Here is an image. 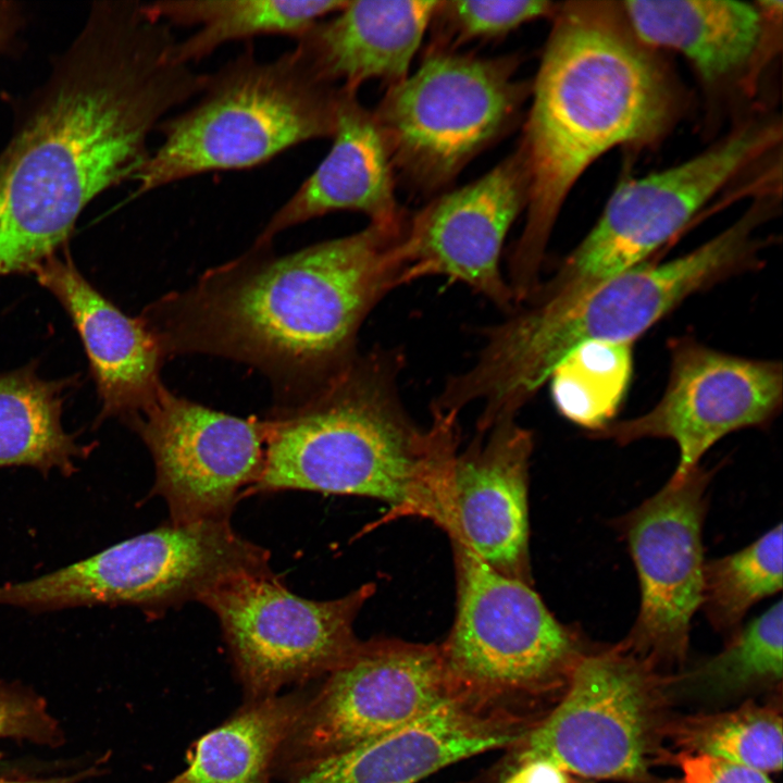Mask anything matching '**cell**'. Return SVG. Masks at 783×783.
Instances as JSON below:
<instances>
[{
    "label": "cell",
    "mask_w": 783,
    "mask_h": 783,
    "mask_svg": "<svg viewBox=\"0 0 783 783\" xmlns=\"http://www.w3.org/2000/svg\"><path fill=\"white\" fill-rule=\"evenodd\" d=\"M268 574L270 552L229 521L169 523L41 576L0 586V605L33 612L135 606L157 614L243 574Z\"/></svg>",
    "instance_id": "obj_8"
},
{
    "label": "cell",
    "mask_w": 783,
    "mask_h": 783,
    "mask_svg": "<svg viewBox=\"0 0 783 783\" xmlns=\"http://www.w3.org/2000/svg\"><path fill=\"white\" fill-rule=\"evenodd\" d=\"M36 362L0 372V469L29 467L69 476L94 445H82L62 423L67 390L77 376L47 380Z\"/></svg>",
    "instance_id": "obj_24"
},
{
    "label": "cell",
    "mask_w": 783,
    "mask_h": 783,
    "mask_svg": "<svg viewBox=\"0 0 783 783\" xmlns=\"http://www.w3.org/2000/svg\"><path fill=\"white\" fill-rule=\"evenodd\" d=\"M633 343L587 341L562 358L549 382L557 410L588 434L613 422L633 371Z\"/></svg>",
    "instance_id": "obj_28"
},
{
    "label": "cell",
    "mask_w": 783,
    "mask_h": 783,
    "mask_svg": "<svg viewBox=\"0 0 783 783\" xmlns=\"http://www.w3.org/2000/svg\"><path fill=\"white\" fill-rule=\"evenodd\" d=\"M681 775L663 783H773L767 773L703 754L676 756Z\"/></svg>",
    "instance_id": "obj_33"
},
{
    "label": "cell",
    "mask_w": 783,
    "mask_h": 783,
    "mask_svg": "<svg viewBox=\"0 0 783 783\" xmlns=\"http://www.w3.org/2000/svg\"><path fill=\"white\" fill-rule=\"evenodd\" d=\"M154 463L150 496L162 497L171 523L229 521L238 499L257 483L271 432L269 417L240 418L172 393L124 423Z\"/></svg>",
    "instance_id": "obj_14"
},
{
    "label": "cell",
    "mask_w": 783,
    "mask_h": 783,
    "mask_svg": "<svg viewBox=\"0 0 783 783\" xmlns=\"http://www.w3.org/2000/svg\"><path fill=\"white\" fill-rule=\"evenodd\" d=\"M520 153L529 181L525 223L507 281L522 302L539 284L546 246L577 179L607 151L660 139L681 97L655 50L630 29L621 4L558 3Z\"/></svg>",
    "instance_id": "obj_3"
},
{
    "label": "cell",
    "mask_w": 783,
    "mask_h": 783,
    "mask_svg": "<svg viewBox=\"0 0 783 783\" xmlns=\"http://www.w3.org/2000/svg\"><path fill=\"white\" fill-rule=\"evenodd\" d=\"M457 610L439 646L447 697L472 712L531 729L530 710L567 685L585 651L581 635L531 584L499 573L452 540Z\"/></svg>",
    "instance_id": "obj_7"
},
{
    "label": "cell",
    "mask_w": 783,
    "mask_h": 783,
    "mask_svg": "<svg viewBox=\"0 0 783 783\" xmlns=\"http://www.w3.org/2000/svg\"><path fill=\"white\" fill-rule=\"evenodd\" d=\"M669 351V378L660 400L639 417L613 421L588 435L619 445L671 439L680 452L672 477L681 478L722 437L766 428L774 421L782 409L783 372L780 361L725 353L689 336L670 340Z\"/></svg>",
    "instance_id": "obj_16"
},
{
    "label": "cell",
    "mask_w": 783,
    "mask_h": 783,
    "mask_svg": "<svg viewBox=\"0 0 783 783\" xmlns=\"http://www.w3.org/2000/svg\"><path fill=\"white\" fill-rule=\"evenodd\" d=\"M646 47L682 54L709 86L743 75L757 60L782 1L631 0L620 3Z\"/></svg>",
    "instance_id": "obj_22"
},
{
    "label": "cell",
    "mask_w": 783,
    "mask_h": 783,
    "mask_svg": "<svg viewBox=\"0 0 783 783\" xmlns=\"http://www.w3.org/2000/svg\"><path fill=\"white\" fill-rule=\"evenodd\" d=\"M345 0H162L146 2L148 11L167 26L195 27L176 41L175 57L197 63L225 44L260 36L296 40L315 23L345 5Z\"/></svg>",
    "instance_id": "obj_25"
},
{
    "label": "cell",
    "mask_w": 783,
    "mask_h": 783,
    "mask_svg": "<svg viewBox=\"0 0 783 783\" xmlns=\"http://www.w3.org/2000/svg\"><path fill=\"white\" fill-rule=\"evenodd\" d=\"M763 224L747 210L730 226L671 261H647L583 291L529 297L485 332L474 363L437 396L445 410L480 403L477 425L515 418L571 350L587 341L634 340L691 295L756 268Z\"/></svg>",
    "instance_id": "obj_5"
},
{
    "label": "cell",
    "mask_w": 783,
    "mask_h": 783,
    "mask_svg": "<svg viewBox=\"0 0 783 783\" xmlns=\"http://www.w3.org/2000/svg\"><path fill=\"white\" fill-rule=\"evenodd\" d=\"M513 59L435 52L390 85L373 112L393 170L431 191L510 125L527 86Z\"/></svg>",
    "instance_id": "obj_9"
},
{
    "label": "cell",
    "mask_w": 783,
    "mask_h": 783,
    "mask_svg": "<svg viewBox=\"0 0 783 783\" xmlns=\"http://www.w3.org/2000/svg\"><path fill=\"white\" fill-rule=\"evenodd\" d=\"M713 474L698 465L681 478L671 476L614 522L641 588L638 614L621 644L656 668L686 658L691 621L701 604L703 526Z\"/></svg>",
    "instance_id": "obj_15"
},
{
    "label": "cell",
    "mask_w": 783,
    "mask_h": 783,
    "mask_svg": "<svg viewBox=\"0 0 783 783\" xmlns=\"http://www.w3.org/2000/svg\"><path fill=\"white\" fill-rule=\"evenodd\" d=\"M438 0L346 1L297 39L296 49L325 83L356 90L370 79H403Z\"/></svg>",
    "instance_id": "obj_23"
},
{
    "label": "cell",
    "mask_w": 783,
    "mask_h": 783,
    "mask_svg": "<svg viewBox=\"0 0 783 783\" xmlns=\"http://www.w3.org/2000/svg\"><path fill=\"white\" fill-rule=\"evenodd\" d=\"M374 584L331 600L293 594L273 572L236 576L201 599L217 618L247 701L324 678L360 641L355 620Z\"/></svg>",
    "instance_id": "obj_12"
},
{
    "label": "cell",
    "mask_w": 783,
    "mask_h": 783,
    "mask_svg": "<svg viewBox=\"0 0 783 783\" xmlns=\"http://www.w3.org/2000/svg\"><path fill=\"white\" fill-rule=\"evenodd\" d=\"M308 697L294 692L247 701L202 736L188 767L165 783H271L278 753Z\"/></svg>",
    "instance_id": "obj_26"
},
{
    "label": "cell",
    "mask_w": 783,
    "mask_h": 783,
    "mask_svg": "<svg viewBox=\"0 0 783 783\" xmlns=\"http://www.w3.org/2000/svg\"><path fill=\"white\" fill-rule=\"evenodd\" d=\"M98 773L99 769L97 766L85 768L72 774L48 778H30L22 774L5 773L0 775V783H79Z\"/></svg>",
    "instance_id": "obj_35"
},
{
    "label": "cell",
    "mask_w": 783,
    "mask_h": 783,
    "mask_svg": "<svg viewBox=\"0 0 783 783\" xmlns=\"http://www.w3.org/2000/svg\"><path fill=\"white\" fill-rule=\"evenodd\" d=\"M500 783H570L569 774L546 759H515Z\"/></svg>",
    "instance_id": "obj_34"
},
{
    "label": "cell",
    "mask_w": 783,
    "mask_h": 783,
    "mask_svg": "<svg viewBox=\"0 0 783 783\" xmlns=\"http://www.w3.org/2000/svg\"><path fill=\"white\" fill-rule=\"evenodd\" d=\"M3 770H4V767H3V766H1V763H0V775H1V774H5V773H9V772H3Z\"/></svg>",
    "instance_id": "obj_37"
},
{
    "label": "cell",
    "mask_w": 783,
    "mask_h": 783,
    "mask_svg": "<svg viewBox=\"0 0 783 783\" xmlns=\"http://www.w3.org/2000/svg\"><path fill=\"white\" fill-rule=\"evenodd\" d=\"M782 585L780 523L743 549L705 561L700 608L711 626L730 638L750 608Z\"/></svg>",
    "instance_id": "obj_29"
},
{
    "label": "cell",
    "mask_w": 783,
    "mask_h": 783,
    "mask_svg": "<svg viewBox=\"0 0 783 783\" xmlns=\"http://www.w3.org/2000/svg\"><path fill=\"white\" fill-rule=\"evenodd\" d=\"M176 41L141 2L94 5L0 153V276L64 249L87 204L130 181L151 133L200 91Z\"/></svg>",
    "instance_id": "obj_1"
},
{
    "label": "cell",
    "mask_w": 783,
    "mask_h": 783,
    "mask_svg": "<svg viewBox=\"0 0 783 783\" xmlns=\"http://www.w3.org/2000/svg\"><path fill=\"white\" fill-rule=\"evenodd\" d=\"M667 682L621 643L584 651L563 697L530 729L515 759H546L568 774L644 781L666 735Z\"/></svg>",
    "instance_id": "obj_10"
},
{
    "label": "cell",
    "mask_w": 783,
    "mask_h": 783,
    "mask_svg": "<svg viewBox=\"0 0 783 783\" xmlns=\"http://www.w3.org/2000/svg\"><path fill=\"white\" fill-rule=\"evenodd\" d=\"M558 3L544 0H456L440 1L435 17L445 20L457 40L488 39L520 25L552 16Z\"/></svg>",
    "instance_id": "obj_31"
},
{
    "label": "cell",
    "mask_w": 783,
    "mask_h": 783,
    "mask_svg": "<svg viewBox=\"0 0 783 783\" xmlns=\"http://www.w3.org/2000/svg\"><path fill=\"white\" fill-rule=\"evenodd\" d=\"M323 679L283 744L274 773L378 738L448 699L436 645L360 641Z\"/></svg>",
    "instance_id": "obj_13"
},
{
    "label": "cell",
    "mask_w": 783,
    "mask_h": 783,
    "mask_svg": "<svg viewBox=\"0 0 783 783\" xmlns=\"http://www.w3.org/2000/svg\"><path fill=\"white\" fill-rule=\"evenodd\" d=\"M781 135L780 122H749L684 162L623 182L587 235L532 295H573L645 262L739 174L767 157Z\"/></svg>",
    "instance_id": "obj_11"
},
{
    "label": "cell",
    "mask_w": 783,
    "mask_h": 783,
    "mask_svg": "<svg viewBox=\"0 0 783 783\" xmlns=\"http://www.w3.org/2000/svg\"><path fill=\"white\" fill-rule=\"evenodd\" d=\"M339 92L296 48L261 61L248 47L204 74L194 104L160 123L158 147L130 179L134 196L210 172L251 169L331 138Z\"/></svg>",
    "instance_id": "obj_6"
},
{
    "label": "cell",
    "mask_w": 783,
    "mask_h": 783,
    "mask_svg": "<svg viewBox=\"0 0 783 783\" xmlns=\"http://www.w3.org/2000/svg\"><path fill=\"white\" fill-rule=\"evenodd\" d=\"M529 181L517 151L478 179L430 202L399 245L405 284L444 275L505 310L514 298L500 271L506 236L527 202Z\"/></svg>",
    "instance_id": "obj_17"
},
{
    "label": "cell",
    "mask_w": 783,
    "mask_h": 783,
    "mask_svg": "<svg viewBox=\"0 0 783 783\" xmlns=\"http://www.w3.org/2000/svg\"><path fill=\"white\" fill-rule=\"evenodd\" d=\"M405 229L370 223L286 254L254 241L139 316L165 357L201 353L246 363L270 380L274 410L297 407L353 361L363 321L405 284Z\"/></svg>",
    "instance_id": "obj_2"
},
{
    "label": "cell",
    "mask_w": 783,
    "mask_h": 783,
    "mask_svg": "<svg viewBox=\"0 0 783 783\" xmlns=\"http://www.w3.org/2000/svg\"><path fill=\"white\" fill-rule=\"evenodd\" d=\"M402 357L359 355L303 403L273 410L262 472L247 494L310 490L362 496L444 529L457 412L418 425L398 390Z\"/></svg>",
    "instance_id": "obj_4"
},
{
    "label": "cell",
    "mask_w": 783,
    "mask_h": 783,
    "mask_svg": "<svg viewBox=\"0 0 783 783\" xmlns=\"http://www.w3.org/2000/svg\"><path fill=\"white\" fill-rule=\"evenodd\" d=\"M0 738L27 741L51 748L64 743L59 721L42 696L17 682L0 679Z\"/></svg>",
    "instance_id": "obj_32"
},
{
    "label": "cell",
    "mask_w": 783,
    "mask_h": 783,
    "mask_svg": "<svg viewBox=\"0 0 783 783\" xmlns=\"http://www.w3.org/2000/svg\"><path fill=\"white\" fill-rule=\"evenodd\" d=\"M532 433L495 421L455 455L447 478L446 531L501 574L531 584L529 468Z\"/></svg>",
    "instance_id": "obj_18"
},
{
    "label": "cell",
    "mask_w": 783,
    "mask_h": 783,
    "mask_svg": "<svg viewBox=\"0 0 783 783\" xmlns=\"http://www.w3.org/2000/svg\"><path fill=\"white\" fill-rule=\"evenodd\" d=\"M32 274L71 319L84 346L100 410L97 422H127L157 399L164 386L165 356L142 319L129 316L77 269L67 248L38 264Z\"/></svg>",
    "instance_id": "obj_19"
},
{
    "label": "cell",
    "mask_w": 783,
    "mask_h": 783,
    "mask_svg": "<svg viewBox=\"0 0 783 783\" xmlns=\"http://www.w3.org/2000/svg\"><path fill=\"white\" fill-rule=\"evenodd\" d=\"M666 735L685 753L765 773L782 768V717L773 706L746 704L728 712L684 717L668 722Z\"/></svg>",
    "instance_id": "obj_30"
},
{
    "label": "cell",
    "mask_w": 783,
    "mask_h": 783,
    "mask_svg": "<svg viewBox=\"0 0 783 783\" xmlns=\"http://www.w3.org/2000/svg\"><path fill=\"white\" fill-rule=\"evenodd\" d=\"M782 638L783 607L779 600L742 626L721 652L667 685L703 700H722L754 688L773 686L783 676Z\"/></svg>",
    "instance_id": "obj_27"
},
{
    "label": "cell",
    "mask_w": 783,
    "mask_h": 783,
    "mask_svg": "<svg viewBox=\"0 0 783 783\" xmlns=\"http://www.w3.org/2000/svg\"><path fill=\"white\" fill-rule=\"evenodd\" d=\"M21 17V11L15 3L0 1V54L17 33Z\"/></svg>",
    "instance_id": "obj_36"
},
{
    "label": "cell",
    "mask_w": 783,
    "mask_h": 783,
    "mask_svg": "<svg viewBox=\"0 0 783 783\" xmlns=\"http://www.w3.org/2000/svg\"><path fill=\"white\" fill-rule=\"evenodd\" d=\"M524 735L447 699L401 729L295 767L282 783H417L457 761L514 747Z\"/></svg>",
    "instance_id": "obj_20"
},
{
    "label": "cell",
    "mask_w": 783,
    "mask_h": 783,
    "mask_svg": "<svg viewBox=\"0 0 783 783\" xmlns=\"http://www.w3.org/2000/svg\"><path fill=\"white\" fill-rule=\"evenodd\" d=\"M327 154L277 209L254 241L272 243L279 233L336 211L361 212L370 223L401 228L393 167L373 112L357 91L339 92L336 124Z\"/></svg>",
    "instance_id": "obj_21"
}]
</instances>
